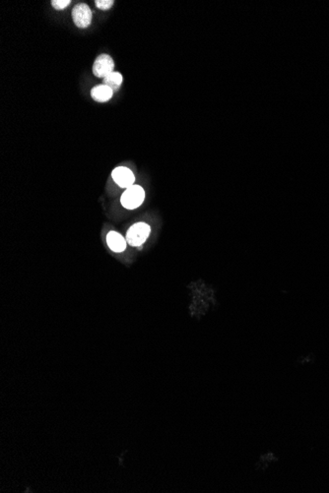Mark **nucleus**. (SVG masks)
Segmentation results:
<instances>
[{"instance_id": "nucleus-4", "label": "nucleus", "mask_w": 329, "mask_h": 493, "mask_svg": "<svg viewBox=\"0 0 329 493\" xmlns=\"http://www.w3.org/2000/svg\"><path fill=\"white\" fill-rule=\"evenodd\" d=\"M115 69L114 59L109 55H100L93 64V74L98 78H106Z\"/></svg>"}, {"instance_id": "nucleus-1", "label": "nucleus", "mask_w": 329, "mask_h": 493, "mask_svg": "<svg viewBox=\"0 0 329 493\" xmlns=\"http://www.w3.org/2000/svg\"><path fill=\"white\" fill-rule=\"evenodd\" d=\"M145 191L139 185H132L121 195V204L124 208L133 210L138 208L143 203Z\"/></svg>"}, {"instance_id": "nucleus-5", "label": "nucleus", "mask_w": 329, "mask_h": 493, "mask_svg": "<svg viewBox=\"0 0 329 493\" xmlns=\"http://www.w3.org/2000/svg\"><path fill=\"white\" fill-rule=\"evenodd\" d=\"M112 176H113L115 184H118L120 187L126 188V189L129 188L130 186H132L134 181H135V177H134L133 172L130 169L124 168V167H118V168L114 169L113 172H112Z\"/></svg>"}, {"instance_id": "nucleus-9", "label": "nucleus", "mask_w": 329, "mask_h": 493, "mask_svg": "<svg viewBox=\"0 0 329 493\" xmlns=\"http://www.w3.org/2000/svg\"><path fill=\"white\" fill-rule=\"evenodd\" d=\"M114 3L115 2L113 0H96L95 1L97 8H99L100 10H109L110 8L113 7Z\"/></svg>"}, {"instance_id": "nucleus-8", "label": "nucleus", "mask_w": 329, "mask_h": 493, "mask_svg": "<svg viewBox=\"0 0 329 493\" xmlns=\"http://www.w3.org/2000/svg\"><path fill=\"white\" fill-rule=\"evenodd\" d=\"M103 84L110 87L113 92L115 93L122 84V75L119 72H113L106 78H104Z\"/></svg>"}, {"instance_id": "nucleus-2", "label": "nucleus", "mask_w": 329, "mask_h": 493, "mask_svg": "<svg viewBox=\"0 0 329 493\" xmlns=\"http://www.w3.org/2000/svg\"><path fill=\"white\" fill-rule=\"evenodd\" d=\"M151 228L145 223H137L131 226L126 235V241L131 246H141L150 236Z\"/></svg>"}, {"instance_id": "nucleus-6", "label": "nucleus", "mask_w": 329, "mask_h": 493, "mask_svg": "<svg viewBox=\"0 0 329 493\" xmlns=\"http://www.w3.org/2000/svg\"><path fill=\"white\" fill-rule=\"evenodd\" d=\"M113 95H114L113 90L110 87L104 84L97 85L91 90V97L98 102H106L112 99Z\"/></svg>"}, {"instance_id": "nucleus-3", "label": "nucleus", "mask_w": 329, "mask_h": 493, "mask_svg": "<svg viewBox=\"0 0 329 493\" xmlns=\"http://www.w3.org/2000/svg\"><path fill=\"white\" fill-rule=\"evenodd\" d=\"M93 14L90 7L85 3H78L72 9V19L74 24L80 29H85L91 24Z\"/></svg>"}, {"instance_id": "nucleus-7", "label": "nucleus", "mask_w": 329, "mask_h": 493, "mask_svg": "<svg viewBox=\"0 0 329 493\" xmlns=\"http://www.w3.org/2000/svg\"><path fill=\"white\" fill-rule=\"evenodd\" d=\"M109 247L115 252H122L126 248V240L116 231H110L107 236Z\"/></svg>"}, {"instance_id": "nucleus-10", "label": "nucleus", "mask_w": 329, "mask_h": 493, "mask_svg": "<svg viewBox=\"0 0 329 493\" xmlns=\"http://www.w3.org/2000/svg\"><path fill=\"white\" fill-rule=\"evenodd\" d=\"M71 3L70 0H53L52 5L57 10H63Z\"/></svg>"}]
</instances>
